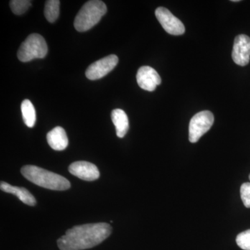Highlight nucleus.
Segmentation results:
<instances>
[{
	"label": "nucleus",
	"instance_id": "f3484780",
	"mask_svg": "<svg viewBox=\"0 0 250 250\" xmlns=\"http://www.w3.org/2000/svg\"><path fill=\"white\" fill-rule=\"evenodd\" d=\"M236 243L242 250H250V229L243 231L236 237Z\"/></svg>",
	"mask_w": 250,
	"mask_h": 250
},
{
	"label": "nucleus",
	"instance_id": "f8f14e48",
	"mask_svg": "<svg viewBox=\"0 0 250 250\" xmlns=\"http://www.w3.org/2000/svg\"><path fill=\"white\" fill-rule=\"evenodd\" d=\"M0 188L3 191L8 192V193L14 194L25 205L29 206H35L36 205L35 197L33 196L32 194L24 188L14 187V186L10 185L9 184L6 183L5 182H1Z\"/></svg>",
	"mask_w": 250,
	"mask_h": 250
},
{
	"label": "nucleus",
	"instance_id": "ddd939ff",
	"mask_svg": "<svg viewBox=\"0 0 250 250\" xmlns=\"http://www.w3.org/2000/svg\"><path fill=\"white\" fill-rule=\"evenodd\" d=\"M111 119L116 126L117 136L123 138L129 130V119L123 110L117 108L111 113Z\"/></svg>",
	"mask_w": 250,
	"mask_h": 250
},
{
	"label": "nucleus",
	"instance_id": "f257e3e1",
	"mask_svg": "<svg viewBox=\"0 0 250 250\" xmlns=\"http://www.w3.org/2000/svg\"><path fill=\"white\" fill-rule=\"evenodd\" d=\"M111 227L107 223L77 225L67 230L57 241L61 250H83L98 246L110 236Z\"/></svg>",
	"mask_w": 250,
	"mask_h": 250
},
{
	"label": "nucleus",
	"instance_id": "423d86ee",
	"mask_svg": "<svg viewBox=\"0 0 250 250\" xmlns=\"http://www.w3.org/2000/svg\"><path fill=\"white\" fill-rule=\"evenodd\" d=\"M155 15L163 28L171 35H182L185 32V27L182 21L176 18L166 8H157L155 11Z\"/></svg>",
	"mask_w": 250,
	"mask_h": 250
},
{
	"label": "nucleus",
	"instance_id": "2eb2a0df",
	"mask_svg": "<svg viewBox=\"0 0 250 250\" xmlns=\"http://www.w3.org/2000/svg\"><path fill=\"white\" fill-rule=\"evenodd\" d=\"M59 6L60 1L59 0H48L45 1V16L49 22L53 23L57 21L59 16Z\"/></svg>",
	"mask_w": 250,
	"mask_h": 250
},
{
	"label": "nucleus",
	"instance_id": "a211bd4d",
	"mask_svg": "<svg viewBox=\"0 0 250 250\" xmlns=\"http://www.w3.org/2000/svg\"><path fill=\"white\" fill-rule=\"evenodd\" d=\"M241 197L245 207L246 208H250V182L242 184Z\"/></svg>",
	"mask_w": 250,
	"mask_h": 250
},
{
	"label": "nucleus",
	"instance_id": "4468645a",
	"mask_svg": "<svg viewBox=\"0 0 250 250\" xmlns=\"http://www.w3.org/2000/svg\"><path fill=\"white\" fill-rule=\"evenodd\" d=\"M21 111L23 121L28 127L31 128L35 125L36 121V110L30 100H25L21 104Z\"/></svg>",
	"mask_w": 250,
	"mask_h": 250
},
{
	"label": "nucleus",
	"instance_id": "f03ea898",
	"mask_svg": "<svg viewBox=\"0 0 250 250\" xmlns=\"http://www.w3.org/2000/svg\"><path fill=\"white\" fill-rule=\"evenodd\" d=\"M21 173L29 182L45 188L54 190H65L70 188V182L65 177L38 166H23L21 168Z\"/></svg>",
	"mask_w": 250,
	"mask_h": 250
},
{
	"label": "nucleus",
	"instance_id": "6ab92c4d",
	"mask_svg": "<svg viewBox=\"0 0 250 250\" xmlns=\"http://www.w3.org/2000/svg\"><path fill=\"white\" fill-rule=\"evenodd\" d=\"M249 178H250V176H249Z\"/></svg>",
	"mask_w": 250,
	"mask_h": 250
},
{
	"label": "nucleus",
	"instance_id": "0eeeda50",
	"mask_svg": "<svg viewBox=\"0 0 250 250\" xmlns=\"http://www.w3.org/2000/svg\"><path fill=\"white\" fill-rule=\"evenodd\" d=\"M118 62L116 55L111 54L93 62L87 68L85 76L90 80H97L106 76L112 71Z\"/></svg>",
	"mask_w": 250,
	"mask_h": 250
},
{
	"label": "nucleus",
	"instance_id": "6e6552de",
	"mask_svg": "<svg viewBox=\"0 0 250 250\" xmlns=\"http://www.w3.org/2000/svg\"><path fill=\"white\" fill-rule=\"evenodd\" d=\"M232 59L237 65L246 66L250 60V38L241 34L236 36L233 43Z\"/></svg>",
	"mask_w": 250,
	"mask_h": 250
},
{
	"label": "nucleus",
	"instance_id": "7ed1b4c3",
	"mask_svg": "<svg viewBox=\"0 0 250 250\" xmlns=\"http://www.w3.org/2000/svg\"><path fill=\"white\" fill-rule=\"evenodd\" d=\"M107 11L106 4L100 0H90L82 6L74 22L77 31L84 32L100 22Z\"/></svg>",
	"mask_w": 250,
	"mask_h": 250
},
{
	"label": "nucleus",
	"instance_id": "20e7f679",
	"mask_svg": "<svg viewBox=\"0 0 250 250\" xmlns=\"http://www.w3.org/2000/svg\"><path fill=\"white\" fill-rule=\"evenodd\" d=\"M47 45L40 34H32L27 38L20 47L18 58L21 62H28L35 59H42L47 55Z\"/></svg>",
	"mask_w": 250,
	"mask_h": 250
},
{
	"label": "nucleus",
	"instance_id": "9d476101",
	"mask_svg": "<svg viewBox=\"0 0 250 250\" xmlns=\"http://www.w3.org/2000/svg\"><path fill=\"white\" fill-rule=\"evenodd\" d=\"M69 172L82 180L95 181L100 177L97 166L87 161H77L69 166Z\"/></svg>",
	"mask_w": 250,
	"mask_h": 250
},
{
	"label": "nucleus",
	"instance_id": "39448f33",
	"mask_svg": "<svg viewBox=\"0 0 250 250\" xmlns=\"http://www.w3.org/2000/svg\"><path fill=\"white\" fill-rule=\"evenodd\" d=\"M214 123V116L209 111L199 112L192 117L189 124V141L195 143L206 134Z\"/></svg>",
	"mask_w": 250,
	"mask_h": 250
},
{
	"label": "nucleus",
	"instance_id": "9b49d317",
	"mask_svg": "<svg viewBox=\"0 0 250 250\" xmlns=\"http://www.w3.org/2000/svg\"><path fill=\"white\" fill-rule=\"evenodd\" d=\"M49 146L54 150L62 151L68 146V139L63 128L57 126L47 134Z\"/></svg>",
	"mask_w": 250,
	"mask_h": 250
},
{
	"label": "nucleus",
	"instance_id": "1a4fd4ad",
	"mask_svg": "<svg viewBox=\"0 0 250 250\" xmlns=\"http://www.w3.org/2000/svg\"><path fill=\"white\" fill-rule=\"evenodd\" d=\"M138 84L142 89L154 91L157 85H160L161 79L158 72L149 66L140 67L136 75Z\"/></svg>",
	"mask_w": 250,
	"mask_h": 250
},
{
	"label": "nucleus",
	"instance_id": "dca6fc26",
	"mask_svg": "<svg viewBox=\"0 0 250 250\" xmlns=\"http://www.w3.org/2000/svg\"><path fill=\"white\" fill-rule=\"evenodd\" d=\"M9 4L13 13L16 15H22L30 7L31 1L29 0H12L10 1Z\"/></svg>",
	"mask_w": 250,
	"mask_h": 250
}]
</instances>
